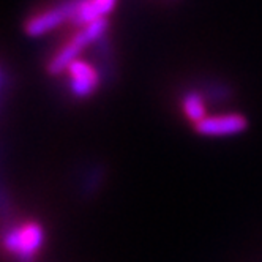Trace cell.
<instances>
[{"label": "cell", "mask_w": 262, "mask_h": 262, "mask_svg": "<svg viewBox=\"0 0 262 262\" xmlns=\"http://www.w3.org/2000/svg\"><path fill=\"white\" fill-rule=\"evenodd\" d=\"M45 232L40 223L29 221L21 226L11 228L4 235V247L21 262H30L40 251Z\"/></svg>", "instance_id": "7a4b0ae2"}, {"label": "cell", "mask_w": 262, "mask_h": 262, "mask_svg": "<svg viewBox=\"0 0 262 262\" xmlns=\"http://www.w3.org/2000/svg\"><path fill=\"white\" fill-rule=\"evenodd\" d=\"M248 128V120L242 114H221L205 117L194 125L196 133L202 136H231Z\"/></svg>", "instance_id": "277c9868"}, {"label": "cell", "mask_w": 262, "mask_h": 262, "mask_svg": "<svg viewBox=\"0 0 262 262\" xmlns=\"http://www.w3.org/2000/svg\"><path fill=\"white\" fill-rule=\"evenodd\" d=\"M76 4H78V0H67V2H63L57 7L32 16L24 24V32L29 36H41L54 29H57L60 24L73 19L74 10H76Z\"/></svg>", "instance_id": "3957f363"}, {"label": "cell", "mask_w": 262, "mask_h": 262, "mask_svg": "<svg viewBox=\"0 0 262 262\" xmlns=\"http://www.w3.org/2000/svg\"><path fill=\"white\" fill-rule=\"evenodd\" d=\"M70 74V90L74 97L85 98L100 85V74L90 63L76 59L67 68Z\"/></svg>", "instance_id": "5b68a950"}, {"label": "cell", "mask_w": 262, "mask_h": 262, "mask_svg": "<svg viewBox=\"0 0 262 262\" xmlns=\"http://www.w3.org/2000/svg\"><path fill=\"white\" fill-rule=\"evenodd\" d=\"M182 107H183L186 119L191 120L194 125L207 117L205 116V106H204V101L199 92L185 93V97L182 100Z\"/></svg>", "instance_id": "52a82bcc"}, {"label": "cell", "mask_w": 262, "mask_h": 262, "mask_svg": "<svg viewBox=\"0 0 262 262\" xmlns=\"http://www.w3.org/2000/svg\"><path fill=\"white\" fill-rule=\"evenodd\" d=\"M117 0H78L71 23L78 27L106 19V16L116 8Z\"/></svg>", "instance_id": "8992f818"}, {"label": "cell", "mask_w": 262, "mask_h": 262, "mask_svg": "<svg viewBox=\"0 0 262 262\" xmlns=\"http://www.w3.org/2000/svg\"><path fill=\"white\" fill-rule=\"evenodd\" d=\"M106 29H107V19H101V21L81 27L76 32V35H74L65 46H62L60 51L49 60L48 63L49 74H60L63 70H67L68 65L76 60L79 57V54L89 45H92L93 41H97L106 32Z\"/></svg>", "instance_id": "6da1fadb"}]
</instances>
